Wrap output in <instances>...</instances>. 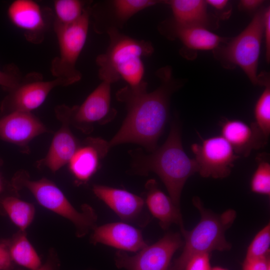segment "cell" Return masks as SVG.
Wrapping results in <instances>:
<instances>
[{
    "instance_id": "cell-15",
    "label": "cell",
    "mask_w": 270,
    "mask_h": 270,
    "mask_svg": "<svg viewBox=\"0 0 270 270\" xmlns=\"http://www.w3.org/2000/svg\"><path fill=\"white\" fill-rule=\"evenodd\" d=\"M44 125L30 112L15 110L0 119V138L18 145H24L46 132Z\"/></svg>"
},
{
    "instance_id": "cell-11",
    "label": "cell",
    "mask_w": 270,
    "mask_h": 270,
    "mask_svg": "<svg viewBox=\"0 0 270 270\" xmlns=\"http://www.w3.org/2000/svg\"><path fill=\"white\" fill-rule=\"evenodd\" d=\"M94 194L124 222L145 226L150 222L144 199L128 190L104 185L96 184Z\"/></svg>"
},
{
    "instance_id": "cell-8",
    "label": "cell",
    "mask_w": 270,
    "mask_h": 270,
    "mask_svg": "<svg viewBox=\"0 0 270 270\" xmlns=\"http://www.w3.org/2000/svg\"><path fill=\"white\" fill-rule=\"evenodd\" d=\"M182 244L178 233L169 232L135 255L118 251L115 256L116 265L126 270H168L174 254Z\"/></svg>"
},
{
    "instance_id": "cell-13",
    "label": "cell",
    "mask_w": 270,
    "mask_h": 270,
    "mask_svg": "<svg viewBox=\"0 0 270 270\" xmlns=\"http://www.w3.org/2000/svg\"><path fill=\"white\" fill-rule=\"evenodd\" d=\"M90 240L94 244H102L125 252H137L148 245L140 230L124 222L96 226Z\"/></svg>"
},
{
    "instance_id": "cell-24",
    "label": "cell",
    "mask_w": 270,
    "mask_h": 270,
    "mask_svg": "<svg viewBox=\"0 0 270 270\" xmlns=\"http://www.w3.org/2000/svg\"><path fill=\"white\" fill-rule=\"evenodd\" d=\"M162 2L154 0H114L110 2L114 28L122 27L133 16L140 11Z\"/></svg>"
},
{
    "instance_id": "cell-20",
    "label": "cell",
    "mask_w": 270,
    "mask_h": 270,
    "mask_svg": "<svg viewBox=\"0 0 270 270\" xmlns=\"http://www.w3.org/2000/svg\"><path fill=\"white\" fill-rule=\"evenodd\" d=\"M172 35L188 48L196 50H212L218 46L222 38L203 26H182L172 22Z\"/></svg>"
},
{
    "instance_id": "cell-37",
    "label": "cell",
    "mask_w": 270,
    "mask_h": 270,
    "mask_svg": "<svg viewBox=\"0 0 270 270\" xmlns=\"http://www.w3.org/2000/svg\"><path fill=\"white\" fill-rule=\"evenodd\" d=\"M210 270H228L224 268L220 267V266H215L212 268H211Z\"/></svg>"
},
{
    "instance_id": "cell-33",
    "label": "cell",
    "mask_w": 270,
    "mask_h": 270,
    "mask_svg": "<svg viewBox=\"0 0 270 270\" xmlns=\"http://www.w3.org/2000/svg\"><path fill=\"white\" fill-rule=\"evenodd\" d=\"M264 34L266 56L268 61L270 58V10L264 12Z\"/></svg>"
},
{
    "instance_id": "cell-29",
    "label": "cell",
    "mask_w": 270,
    "mask_h": 270,
    "mask_svg": "<svg viewBox=\"0 0 270 270\" xmlns=\"http://www.w3.org/2000/svg\"><path fill=\"white\" fill-rule=\"evenodd\" d=\"M22 78L16 66H10L6 70H0V86L12 91L18 86Z\"/></svg>"
},
{
    "instance_id": "cell-9",
    "label": "cell",
    "mask_w": 270,
    "mask_h": 270,
    "mask_svg": "<svg viewBox=\"0 0 270 270\" xmlns=\"http://www.w3.org/2000/svg\"><path fill=\"white\" fill-rule=\"evenodd\" d=\"M198 172L204 178H223L230 174L234 162L240 156L222 136L202 139L191 146Z\"/></svg>"
},
{
    "instance_id": "cell-7",
    "label": "cell",
    "mask_w": 270,
    "mask_h": 270,
    "mask_svg": "<svg viewBox=\"0 0 270 270\" xmlns=\"http://www.w3.org/2000/svg\"><path fill=\"white\" fill-rule=\"evenodd\" d=\"M263 34L264 12H259L240 34L220 51L225 62L240 66L254 84L266 85L257 74Z\"/></svg>"
},
{
    "instance_id": "cell-6",
    "label": "cell",
    "mask_w": 270,
    "mask_h": 270,
    "mask_svg": "<svg viewBox=\"0 0 270 270\" xmlns=\"http://www.w3.org/2000/svg\"><path fill=\"white\" fill-rule=\"evenodd\" d=\"M91 12L92 8L88 6L80 18L72 24L62 25L54 22L59 55L52 60L50 70L56 78L64 80L68 85L82 78L76 63L86 40Z\"/></svg>"
},
{
    "instance_id": "cell-25",
    "label": "cell",
    "mask_w": 270,
    "mask_h": 270,
    "mask_svg": "<svg viewBox=\"0 0 270 270\" xmlns=\"http://www.w3.org/2000/svg\"><path fill=\"white\" fill-rule=\"evenodd\" d=\"M268 154L262 152L256 157L257 167L252 177L250 188L252 192L270 196V162Z\"/></svg>"
},
{
    "instance_id": "cell-5",
    "label": "cell",
    "mask_w": 270,
    "mask_h": 270,
    "mask_svg": "<svg viewBox=\"0 0 270 270\" xmlns=\"http://www.w3.org/2000/svg\"><path fill=\"white\" fill-rule=\"evenodd\" d=\"M16 189L26 188L44 207L70 220L76 228V234L82 237L96 226L97 215L94 210L84 204L77 210L62 192L52 182L42 178L30 180L25 172H18L12 180Z\"/></svg>"
},
{
    "instance_id": "cell-18",
    "label": "cell",
    "mask_w": 270,
    "mask_h": 270,
    "mask_svg": "<svg viewBox=\"0 0 270 270\" xmlns=\"http://www.w3.org/2000/svg\"><path fill=\"white\" fill-rule=\"evenodd\" d=\"M56 112L63 124L54 134L44 160V164L53 172L69 162L78 148L76 140L69 128L67 113L62 106H58Z\"/></svg>"
},
{
    "instance_id": "cell-34",
    "label": "cell",
    "mask_w": 270,
    "mask_h": 270,
    "mask_svg": "<svg viewBox=\"0 0 270 270\" xmlns=\"http://www.w3.org/2000/svg\"><path fill=\"white\" fill-rule=\"evenodd\" d=\"M263 2L260 0H242L240 1V6L243 10H252L259 7Z\"/></svg>"
},
{
    "instance_id": "cell-30",
    "label": "cell",
    "mask_w": 270,
    "mask_h": 270,
    "mask_svg": "<svg viewBox=\"0 0 270 270\" xmlns=\"http://www.w3.org/2000/svg\"><path fill=\"white\" fill-rule=\"evenodd\" d=\"M209 253H202L192 257L184 270H210Z\"/></svg>"
},
{
    "instance_id": "cell-28",
    "label": "cell",
    "mask_w": 270,
    "mask_h": 270,
    "mask_svg": "<svg viewBox=\"0 0 270 270\" xmlns=\"http://www.w3.org/2000/svg\"><path fill=\"white\" fill-rule=\"evenodd\" d=\"M270 246V224L268 223L256 235L249 245L245 259L268 256Z\"/></svg>"
},
{
    "instance_id": "cell-21",
    "label": "cell",
    "mask_w": 270,
    "mask_h": 270,
    "mask_svg": "<svg viewBox=\"0 0 270 270\" xmlns=\"http://www.w3.org/2000/svg\"><path fill=\"white\" fill-rule=\"evenodd\" d=\"M174 16V22L182 26H203L208 19L207 4L202 0H172L166 2Z\"/></svg>"
},
{
    "instance_id": "cell-38",
    "label": "cell",
    "mask_w": 270,
    "mask_h": 270,
    "mask_svg": "<svg viewBox=\"0 0 270 270\" xmlns=\"http://www.w3.org/2000/svg\"><path fill=\"white\" fill-rule=\"evenodd\" d=\"M1 190V184H0V190Z\"/></svg>"
},
{
    "instance_id": "cell-4",
    "label": "cell",
    "mask_w": 270,
    "mask_h": 270,
    "mask_svg": "<svg viewBox=\"0 0 270 270\" xmlns=\"http://www.w3.org/2000/svg\"><path fill=\"white\" fill-rule=\"evenodd\" d=\"M192 203L200 213V220L190 231L184 228L180 230L184 238V248L168 270H184L188 260L196 254L231 248L225 232L234 223L236 212L228 209L220 214H216L204 208L197 196L193 198Z\"/></svg>"
},
{
    "instance_id": "cell-23",
    "label": "cell",
    "mask_w": 270,
    "mask_h": 270,
    "mask_svg": "<svg viewBox=\"0 0 270 270\" xmlns=\"http://www.w3.org/2000/svg\"><path fill=\"white\" fill-rule=\"evenodd\" d=\"M2 208L10 220L21 231L32 223L35 210L32 204L14 196H8L1 202Z\"/></svg>"
},
{
    "instance_id": "cell-14",
    "label": "cell",
    "mask_w": 270,
    "mask_h": 270,
    "mask_svg": "<svg viewBox=\"0 0 270 270\" xmlns=\"http://www.w3.org/2000/svg\"><path fill=\"white\" fill-rule=\"evenodd\" d=\"M221 135L239 156H248L254 150L264 148L267 139L254 122L248 124L238 120L220 122Z\"/></svg>"
},
{
    "instance_id": "cell-19",
    "label": "cell",
    "mask_w": 270,
    "mask_h": 270,
    "mask_svg": "<svg viewBox=\"0 0 270 270\" xmlns=\"http://www.w3.org/2000/svg\"><path fill=\"white\" fill-rule=\"evenodd\" d=\"M145 204L153 216L159 222L161 228L168 229L172 224L184 228L180 207L160 190L156 180H148L145 185Z\"/></svg>"
},
{
    "instance_id": "cell-2",
    "label": "cell",
    "mask_w": 270,
    "mask_h": 270,
    "mask_svg": "<svg viewBox=\"0 0 270 270\" xmlns=\"http://www.w3.org/2000/svg\"><path fill=\"white\" fill-rule=\"evenodd\" d=\"M150 152L146 154L140 149L130 151L132 170L142 176L150 172L156 174L174 203L180 207L184 186L190 176L198 172V166L195 160L190 158L183 148L178 122L172 123L164 144Z\"/></svg>"
},
{
    "instance_id": "cell-27",
    "label": "cell",
    "mask_w": 270,
    "mask_h": 270,
    "mask_svg": "<svg viewBox=\"0 0 270 270\" xmlns=\"http://www.w3.org/2000/svg\"><path fill=\"white\" fill-rule=\"evenodd\" d=\"M254 116L255 124L268 139L270 134V88L268 84L256 101Z\"/></svg>"
},
{
    "instance_id": "cell-31",
    "label": "cell",
    "mask_w": 270,
    "mask_h": 270,
    "mask_svg": "<svg viewBox=\"0 0 270 270\" xmlns=\"http://www.w3.org/2000/svg\"><path fill=\"white\" fill-rule=\"evenodd\" d=\"M242 270H270L269 256L256 259H245L242 264Z\"/></svg>"
},
{
    "instance_id": "cell-35",
    "label": "cell",
    "mask_w": 270,
    "mask_h": 270,
    "mask_svg": "<svg viewBox=\"0 0 270 270\" xmlns=\"http://www.w3.org/2000/svg\"><path fill=\"white\" fill-rule=\"evenodd\" d=\"M206 2L207 4L218 10H223L228 4L227 0H207Z\"/></svg>"
},
{
    "instance_id": "cell-22",
    "label": "cell",
    "mask_w": 270,
    "mask_h": 270,
    "mask_svg": "<svg viewBox=\"0 0 270 270\" xmlns=\"http://www.w3.org/2000/svg\"><path fill=\"white\" fill-rule=\"evenodd\" d=\"M20 231L10 242L6 244L12 260L30 270H37L42 266L40 259L24 231Z\"/></svg>"
},
{
    "instance_id": "cell-32",
    "label": "cell",
    "mask_w": 270,
    "mask_h": 270,
    "mask_svg": "<svg viewBox=\"0 0 270 270\" xmlns=\"http://www.w3.org/2000/svg\"><path fill=\"white\" fill-rule=\"evenodd\" d=\"M12 262L7 244H0V270H11Z\"/></svg>"
},
{
    "instance_id": "cell-26",
    "label": "cell",
    "mask_w": 270,
    "mask_h": 270,
    "mask_svg": "<svg viewBox=\"0 0 270 270\" xmlns=\"http://www.w3.org/2000/svg\"><path fill=\"white\" fill-rule=\"evenodd\" d=\"M54 7L56 16L55 22L68 25L78 20L88 6L78 0H56Z\"/></svg>"
},
{
    "instance_id": "cell-12",
    "label": "cell",
    "mask_w": 270,
    "mask_h": 270,
    "mask_svg": "<svg viewBox=\"0 0 270 270\" xmlns=\"http://www.w3.org/2000/svg\"><path fill=\"white\" fill-rule=\"evenodd\" d=\"M38 74H30L22 78L20 84L6 98L5 104L10 106L12 111L30 112L40 106L50 91L58 86H67L62 79L56 78L44 81Z\"/></svg>"
},
{
    "instance_id": "cell-17",
    "label": "cell",
    "mask_w": 270,
    "mask_h": 270,
    "mask_svg": "<svg viewBox=\"0 0 270 270\" xmlns=\"http://www.w3.org/2000/svg\"><path fill=\"white\" fill-rule=\"evenodd\" d=\"M110 150L108 142L100 138L86 139L69 162L70 169L80 182H86L96 172L100 160Z\"/></svg>"
},
{
    "instance_id": "cell-16",
    "label": "cell",
    "mask_w": 270,
    "mask_h": 270,
    "mask_svg": "<svg viewBox=\"0 0 270 270\" xmlns=\"http://www.w3.org/2000/svg\"><path fill=\"white\" fill-rule=\"evenodd\" d=\"M7 14L10 22L22 30L31 42L42 40L46 22L40 6L32 0H16L9 6Z\"/></svg>"
},
{
    "instance_id": "cell-36",
    "label": "cell",
    "mask_w": 270,
    "mask_h": 270,
    "mask_svg": "<svg viewBox=\"0 0 270 270\" xmlns=\"http://www.w3.org/2000/svg\"><path fill=\"white\" fill-rule=\"evenodd\" d=\"M37 270H54V266L50 260H48Z\"/></svg>"
},
{
    "instance_id": "cell-10",
    "label": "cell",
    "mask_w": 270,
    "mask_h": 270,
    "mask_svg": "<svg viewBox=\"0 0 270 270\" xmlns=\"http://www.w3.org/2000/svg\"><path fill=\"white\" fill-rule=\"evenodd\" d=\"M111 84L102 81L80 105L72 108L63 106L70 122L87 132L94 124L107 122L112 118L116 110L110 106Z\"/></svg>"
},
{
    "instance_id": "cell-1",
    "label": "cell",
    "mask_w": 270,
    "mask_h": 270,
    "mask_svg": "<svg viewBox=\"0 0 270 270\" xmlns=\"http://www.w3.org/2000/svg\"><path fill=\"white\" fill-rule=\"evenodd\" d=\"M156 74L162 84L152 92H148V83L144 80L117 92L116 99L125 104L127 114L119 130L108 142L110 149L126 143L138 144L149 152L158 147L168 118L170 98L178 86L170 68L159 70Z\"/></svg>"
},
{
    "instance_id": "cell-3",
    "label": "cell",
    "mask_w": 270,
    "mask_h": 270,
    "mask_svg": "<svg viewBox=\"0 0 270 270\" xmlns=\"http://www.w3.org/2000/svg\"><path fill=\"white\" fill-rule=\"evenodd\" d=\"M106 32L110 38L108 47L96 60L99 78L110 84L122 79L129 86L138 85L143 81L144 74L142 58L153 53L152 43L130 37L115 28Z\"/></svg>"
}]
</instances>
